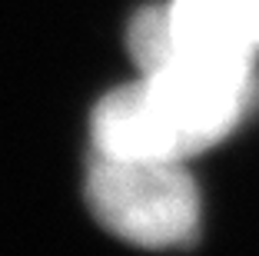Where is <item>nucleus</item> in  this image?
I'll use <instances>...</instances> for the list:
<instances>
[{
  "label": "nucleus",
  "instance_id": "f257e3e1",
  "mask_svg": "<svg viewBox=\"0 0 259 256\" xmlns=\"http://www.w3.org/2000/svg\"><path fill=\"white\" fill-rule=\"evenodd\" d=\"M256 100L252 67H209L176 50L160 70L116 87L93 110V150L110 160H180L213 147Z\"/></svg>",
  "mask_w": 259,
  "mask_h": 256
},
{
  "label": "nucleus",
  "instance_id": "f03ea898",
  "mask_svg": "<svg viewBox=\"0 0 259 256\" xmlns=\"http://www.w3.org/2000/svg\"><path fill=\"white\" fill-rule=\"evenodd\" d=\"M87 203L100 226L137 246H176L199 226V193L180 160L93 157Z\"/></svg>",
  "mask_w": 259,
  "mask_h": 256
},
{
  "label": "nucleus",
  "instance_id": "7ed1b4c3",
  "mask_svg": "<svg viewBox=\"0 0 259 256\" xmlns=\"http://www.w3.org/2000/svg\"><path fill=\"white\" fill-rule=\"evenodd\" d=\"M173 37L183 57L209 67H252L259 0H173Z\"/></svg>",
  "mask_w": 259,
  "mask_h": 256
},
{
  "label": "nucleus",
  "instance_id": "20e7f679",
  "mask_svg": "<svg viewBox=\"0 0 259 256\" xmlns=\"http://www.w3.org/2000/svg\"><path fill=\"white\" fill-rule=\"evenodd\" d=\"M176 37H173V20L169 7H143L133 23H130V53L140 63L143 74L160 70L166 60L176 57Z\"/></svg>",
  "mask_w": 259,
  "mask_h": 256
}]
</instances>
